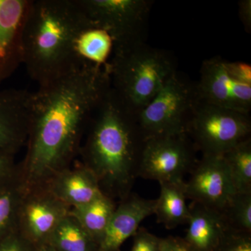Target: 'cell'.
I'll return each mask as SVG.
<instances>
[{"label":"cell","mask_w":251,"mask_h":251,"mask_svg":"<svg viewBox=\"0 0 251 251\" xmlns=\"http://www.w3.org/2000/svg\"><path fill=\"white\" fill-rule=\"evenodd\" d=\"M198 99L203 103L250 114L251 85L234 77L219 56L204 61L196 83Z\"/></svg>","instance_id":"10"},{"label":"cell","mask_w":251,"mask_h":251,"mask_svg":"<svg viewBox=\"0 0 251 251\" xmlns=\"http://www.w3.org/2000/svg\"><path fill=\"white\" fill-rule=\"evenodd\" d=\"M89 27L78 0H31L22 33L23 64L31 78L44 85L86 62L75 42Z\"/></svg>","instance_id":"3"},{"label":"cell","mask_w":251,"mask_h":251,"mask_svg":"<svg viewBox=\"0 0 251 251\" xmlns=\"http://www.w3.org/2000/svg\"><path fill=\"white\" fill-rule=\"evenodd\" d=\"M49 242L57 251H97L93 239L70 214L54 229Z\"/></svg>","instance_id":"21"},{"label":"cell","mask_w":251,"mask_h":251,"mask_svg":"<svg viewBox=\"0 0 251 251\" xmlns=\"http://www.w3.org/2000/svg\"><path fill=\"white\" fill-rule=\"evenodd\" d=\"M92 26L110 34L114 46L146 41L151 0H78Z\"/></svg>","instance_id":"7"},{"label":"cell","mask_w":251,"mask_h":251,"mask_svg":"<svg viewBox=\"0 0 251 251\" xmlns=\"http://www.w3.org/2000/svg\"><path fill=\"white\" fill-rule=\"evenodd\" d=\"M161 238L140 227L133 235V244L130 251H161Z\"/></svg>","instance_id":"25"},{"label":"cell","mask_w":251,"mask_h":251,"mask_svg":"<svg viewBox=\"0 0 251 251\" xmlns=\"http://www.w3.org/2000/svg\"><path fill=\"white\" fill-rule=\"evenodd\" d=\"M239 5V18L242 21L244 29L247 32L251 30V1L242 0L238 3Z\"/></svg>","instance_id":"30"},{"label":"cell","mask_w":251,"mask_h":251,"mask_svg":"<svg viewBox=\"0 0 251 251\" xmlns=\"http://www.w3.org/2000/svg\"><path fill=\"white\" fill-rule=\"evenodd\" d=\"M188 135L154 137L145 140L138 177L158 182H183L198 159Z\"/></svg>","instance_id":"8"},{"label":"cell","mask_w":251,"mask_h":251,"mask_svg":"<svg viewBox=\"0 0 251 251\" xmlns=\"http://www.w3.org/2000/svg\"><path fill=\"white\" fill-rule=\"evenodd\" d=\"M188 209L189 219L185 240L197 251H214L227 230L222 214L195 202Z\"/></svg>","instance_id":"16"},{"label":"cell","mask_w":251,"mask_h":251,"mask_svg":"<svg viewBox=\"0 0 251 251\" xmlns=\"http://www.w3.org/2000/svg\"><path fill=\"white\" fill-rule=\"evenodd\" d=\"M184 190L187 199L219 212L236 193L224 157L208 155L198 159Z\"/></svg>","instance_id":"11"},{"label":"cell","mask_w":251,"mask_h":251,"mask_svg":"<svg viewBox=\"0 0 251 251\" xmlns=\"http://www.w3.org/2000/svg\"><path fill=\"white\" fill-rule=\"evenodd\" d=\"M34 249L18 229L0 242V251H33Z\"/></svg>","instance_id":"26"},{"label":"cell","mask_w":251,"mask_h":251,"mask_svg":"<svg viewBox=\"0 0 251 251\" xmlns=\"http://www.w3.org/2000/svg\"><path fill=\"white\" fill-rule=\"evenodd\" d=\"M251 134L250 114L209 105L198 99L187 135L202 155L223 156L250 138Z\"/></svg>","instance_id":"6"},{"label":"cell","mask_w":251,"mask_h":251,"mask_svg":"<svg viewBox=\"0 0 251 251\" xmlns=\"http://www.w3.org/2000/svg\"><path fill=\"white\" fill-rule=\"evenodd\" d=\"M161 251H197L193 249L184 238L170 236L161 239Z\"/></svg>","instance_id":"28"},{"label":"cell","mask_w":251,"mask_h":251,"mask_svg":"<svg viewBox=\"0 0 251 251\" xmlns=\"http://www.w3.org/2000/svg\"><path fill=\"white\" fill-rule=\"evenodd\" d=\"M226 67L228 69L229 72L237 80L248 85H251L250 64L240 62H231L226 60Z\"/></svg>","instance_id":"27"},{"label":"cell","mask_w":251,"mask_h":251,"mask_svg":"<svg viewBox=\"0 0 251 251\" xmlns=\"http://www.w3.org/2000/svg\"><path fill=\"white\" fill-rule=\"evenodd\" d=\"M214 251H251V234L227 229Z\"/></svg>","instance_id":"24"},{"label":"cell","mask_w":251,"mask_h":251,"mask_svg":"<svg viewBox=\"0 0 251 251\" xmlns=\"http://www.w3.org/2000/svg\"><path fill=\"white\" fill-rule=\"evenodd\" d=\"M88 136L80 149L83 164L95 175L102 192L123 201L138 177L145 138L137 115L109 89L96 109Z\"/></svg>","instance_id":"2"},{"label":"cell","mask_w":251,"mask_h":251,"mask_svg":"<svg viewBox=\"0 0 251 251\" xmlns=\"http://www.w3.org/2000/svg\"><path fill=\"white\" fill-rule=\"evenodd\" d=\"M71 208L56 197L47 185L25 189L18 212L17 229L34 247L49 242Z\"/></svg>","instance_id":"9"},{"label":"cell","mask_w":251,"mask_h":251,"mask_svg":"<svg viewBox=\"0 0 251 251\" xmlns=\"http://www.w3.org/2000/svg\"><path fill=\"white\" fill-rule=\"evenodd\" d=\"M198 102L196 83L176 72L137 115L145 138L187 135Z\"/></svg>","instance_id":"5"},{"label":"cell","mask_w":251,"mask_h":251,"mask_svg":"<svg viewBox=\"0 0 251 251\" xmlns=\"http://www.w3.org/2000/svg\"><path fill=\"white\" fill-rule=\"evenodd\" d=\"M57 251V250L54 249L52 244L47 242L45 243V244L37 246V247H34V251Z\"/></svg>","instance_id":"31"},{"label":"cell","mask_w":251,"mask_h":251,"mask_svg":"<svg viewBox=\"0 0 251 251\" xmlns=\"http://www.w3.org/2000/svg\"><path fill=\"white\" fill-rule=\"evenodd\" d=\"M184 183H159L161 192L156 200L154 214L157 222L164 225L167 229L187 224L189 209L186 202Z\"/></svg>","instance_id":"17"},{"label":"cell","mask_w":251,"mask_h":251,"mask_svg":"<svg viewBox=\"0 0 251 251\" xmlns=\"http://www.w3.org/2000/svg\"><path fill=\"white\" fill-rule=\"evenodd\" d=\"M31 93L0 90V151L15 155L27 143Z\"/></svg>","instance_id":"13"},{"label":"cell","mask_w":251,"mask_h":251,"mask_svg":"<svg viewBox=\"0 0 251 251\" xmlns=\"http://www.w3.org/2000/svg\"><path fill=\"white\" fill-rule=\"evenodd\" d=\"M221 213L228 230L251 234V192L234 193Z\"/></svg>","instance_id":"23"},{"label":"cell","mask_w":251,"mask_h":251,"mask_svg":"<svg viewBox=\"0 0 251 251\" xmlns=\"http://www.w3.org/2000/svg\"><path fill=\"white\" fill-rule=\"evenodd\" d=\"M30 3L0 0V85L23 64V29Z\"/></svg>","instance_id":"12"},{"label":"cell","mask_w":251,"mask_h":251,"mask_svg":"<svg viewBox=\"0 0 251 251\" xmlns=\"http://www.w3.org/2000/svg\"><path fill=\"white\" fill-rule=\"evenodd\" d=\"M110 90L135 115L158 94L176 70L168 51L146 42L114 46L108 64Z\"/></svg>","instance_id":"4"},{"label":"cell","mask_w":251,"mask_h":251,"mask_svg":"<svg viewBox=\"0 0 251 251\" xmlns=\"http://www.w3.org/2000/svg\"><path fill=\"white\" fill-rule=\"evenodd\" d=\"M236 193L251 192V138L223 155Z\"/></svg>","instance_id":"22"},{"label":"cell","mask_w":251,"mask_h":251,"mask_svg":"<svg viewBox=\"0 0 251 251\" xmlns=\"http://www.w3.org/2000/svg\"><path fill=\"white\" fill-rule=\"evenodd\" d=\"M156 204V200L130 193L114 211L97 251H120L122 244L133 237L143 220L154 214Z\"/></svg>","instance_id":"14"},{"label":"cell","mask_w":251,"mask_h":251,"mask_svg":"<svg viewBox=\"0 0 251 251\" xmlns=\"http://www.w3.org/2000/svg\"><path fill=\"white\" fill-rule=\"evenodd\" d=\"M109 89L106 66L85 62L31 93L27 152L18 166L25 189L46 186L69 168Z\"/></svg>","instance_id":"1"},{"label":"cell","mask_w":251,"mask_h":251,"mask_svg":"<svg viewBox=\"0 0 251 251\" xmlns=\"http://www.w3.org/2000/svg\"><path fill=\"white\" fill-rule=\"evenodd\" d=\"M17 169L14 155L0 151V183L12 176Z\"/></svg>","instance_id":"29"},{"label":"cell","mask_w":251,"mask_h":251,"mask_svg":"<svg viewBox=\"0 0 251 251\" xmlns=\"http://www.w3.org/2000/svg\"><path fill=\"white\" fill-rule=\"evenodd\" d=\"M47 186L71 209L86 205L103 195L95 175L83 163L63 170Z\"/></svg>","instance_id":"15"},{"label":"cell","mask_w":251,"mask_h":251,"mask_svg":"<svg viewBox=\"0 0 251 251\" xmlns=\"http://www.w3.org/2000/svg\"><path fill=\"white\" fill-rule=\"evenodd\" d=\"M113 40L107 31L89 27L81 31L75 42V50L82 60L105 66L113 51Z\"/></svg>","instance_id":"20"},{"label":"cell","mask_w":251,"mask_h":251,"mask_svg":"<svg viewBox=\"0 0 251 251\" xmlns=\"http://www.w3.org/2000/svg\"><path fill=\"white\" fill-rule=\"evenodd\" d=\"M116 207L114 200L103 194L86 205L72 208L69 214L76 220L98 247Z\"/></svg>","instance_id":"18"},{"label":"cell","mask_w":251,"mask_h":251,"mask_svg":"<svg viewBox=\"0 0 251 251\" xmlns=\"http://www.w3.org/2000/svg\"><path fill=\"white\" fill-rule=\"evenodd\" d=\"M25 188L18 171L0 183V242L17 229L18 212Z\"/></svg>","instance_id":"19"}]
</instances>
